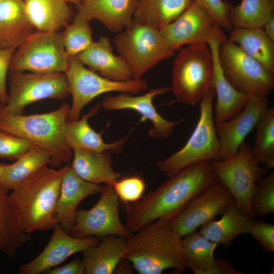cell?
Returning <instances> with one entry per match:
<instances>
[{"label":"cell","instance_id":"4","mask_svg":"<svg viewBox=\"0 0 274 274\" xmlns=\"http://www.w3.org/2000/svg\"><path fill=\"white\" fill-rule=\"evenodd\" d=\"M70 108L68 105L64 104L48 113L13 115L6 111L5 105L0 103V131L45 149L51 156L49 164L59 167L68 162L73 155L63 135V127L67 120Z\"/></svg>","mask_w":274,"mask_h":274},{"label":"cell","instance_id":"40","mask_svg":"<svg viewBox=\"0 0 274 274\" xmlns=\"http://www.w3.org/2000/svg\"><path fill=\"white\" fill-rule=\"evenodd\" d=\"M204 7L213 17L215 24L222 29L230 31L233 27L231 24L228 14L232 5L227 1L223 0H193Z\"/></svg>","mask_w":274,"mask_h":274},{"label":"cell","instance_id":"30","mask_svg":"<svg viewBox=\"0 0 274 274\" xmlns=\"http://www.w3.org/2000/svg\"><path fill=\"white\" fill-rule=\"evenodd\" d=\"M193 0H138L133 20L159 30L178 18Z\"/></svg>","mask_w":274,"mask_h":274},{"label":"cell","instance_id":"11","mask_svg":"<svg viewBox=\"0 0 274 274\" xmlns=\"http://www.w3.org/2000/svg\"><path fill=\"white\" fill-rule=\"evenodd\" d=\"M223 72L237 91L249 95L267 96L274 89V75L227 38L219 46Z\"/></svg>","mask_w":274,"mask_h":274},{"label":"cell","instance_id":"5","mask_svg":"<svg viewBox=\"0 0 274 274\" xmlns=\"http://www.w3.org/2000/svg\"><path fill=\"white\" fill-rule=\"evenodd\" d=\"M215 95L213 84L199 104V118L185 145L166 158L156 162V167L164 175L170 177L190 165L222 159L214 119Z\"/></svg>","mask_w":274,"mask_h":274},{"label":"cell","instance_id":"32","mask_svg":"<svg viewBox=\"0 0 274 274\" xmlns=\"http://www.w3.org/2000/svg\"><path fill=\"white\" fill-rule=\"evenodd\" d=\"M218 244L207 239L196 231L183 239V248L187 268L195 274H211L216 258L214 252Z\"/></svg>","mask_w":274,"mask_h":274},{"label":"cell","instance_id":"41","mask_svg":"<svg viewBox=\"0 0 274 274\" xmlns=\"http://www.w3.org/2000/svg\"><path fill=\"white\" fill-rule=\"evenodd\" d=\"M249 233L255 239L263 251L274 252V225L263 221L254 220Z\"/></svg>","mask_w":274,"mask_h":274},{"label":"cell","instance_id":"43","mask_svg":"<svg viewBox=\"0 0 274 274\" xmlns=\"http://www.w3.org/2000/svg\"><path fill=\"white\" fill-rule=\"evenodd\" d=\"M45 274H85L82 259L77 258L60 267H55L45 271Z\"/></svg>","mask_w":274,"mask_h":274},{"label":"cell","instance_id":"26","mask_svg":"<svg viewBox=\"0 0 274 274\" xmlns=\"http://www.w3.org/2000/svg\"><path fill=\"white\" fill-rule=\"evenodd\" d=\"M127 239L118 235L106 236L98 244L82 252L85 274L113 273L126 251Z\"/></svg>","mask_w":274,"mask_h":274},{"label":"cell","instance_id":"31","mask_svg":"<svg viewBox=\"0 0 274 274\" xmlns=\"http://www.w3.org/2000/svg\"><path fill=\"white\" fill-rule=\"evenodd\" d=\"M9 190L0 184V252L13 258L30 236L15 216L9 200Z\"/></svg>","mask_w":274,"mask_h":274},{"label":"cell","instance_id":"18","mask_svg":"<svg viewBox=\"0 0 274 274\" xmlns=\"http://www.w3.org/2000/svg\"><path fill=\"white\" fill-rule=\"evenodd\" d=\"M225 38L223 29L215 24L207 41L212 55L213 82L217 96L213 111L215 124L228 120L239 113L247 104L250 96L234 89L223 72L219 48L221 42Z\"/></svg>","mask_w":274,"mask_h":274},{"label":"cell","instance_id":"1","mask_svg":"<svg viewBox=\"0 0 274 274\" xmlns=\"http://www.w3.org/2000/svg\"><path fill=\"white\" fill-rule=\"evenodd\" d=\"M139 200L124 203L126 226L137 232L157 220L170 221L195 196L218 182L211 161L187 166Z\"/></svg>","mask_w":274,"mask_h":274},{"label":"cell","instance_id":"17","mask_svg":"<svg viewBox=\"0 0 274 274\" xmlns=\"http://www.w3.org/2000/svg\"><path fill=\"white\" fill-rule=\"evenodd\" d=\"M269 108L267 96L250 95L242 111L228 120L216 124L222 159L233 157L246 136L256 127Z\"/></svg>","mask_w":274,"mask_h":274},{"label":"cell","instance_id":"2","mask_svg":"<svg viewBox=\"0 0 274 274\" xmlns=\"http://www.w3.org/2000/svg\"><path fill=\"white\" fill-rule=\"evenodd\" d=\"M64 166L43 167L12 189L9 200L21 228L27 233L53 229Z\"/></svg>","mask_w":274,"mask_h":274},{"label":"cell","instance_id":"39","mask_svg":"<svg viewBox=\"0 0 274 274\" xmlns=\"http://www.w3.org/2000/svg\"><path fill=\"white\" fill-rule=\"evenodd\" d=\"M34 147L23 139L0 131V158L17 160Z\"/></svg>","mask_w":274,"mask_h":274},{"label":"cell","instance_id":"49","mask_svg":"<svg viewBox=\"0 0 274 274\" xmlns=\"http://www.w3.org/2000/svg\"><path fill=\"white\" fill-rule=\"evenodd\" d=\"M24 1V0H23Z\"/></svg>","mask_w":274,"mask_h":274},{"label":"cell","instance_id":"15","mask_svg":"<svg viewBox=\"0 0 274 274\" xmlns=\"http://www.w3.org/2000/svg\"><path fill=\"white\" fill-rule=\"evenodd\" d=\"M171 91V88L161 87L153 88L141 95L121 93L116 96H105L100 103L106 110H131L142 116V121L149 120L152 124L149 135L153 138L164 140L173 134L175 127L183 119L172 121L164 118L157 111L153 101L157 96Z\"/></svg>","mask_w":274,"mask_h":274},{"label":"cell","instance_id":"13","mask_svg":"<svg viewBox=\"0 0 274 274\" xmlns=\"http://www.w3.org/2000/svg\"><path fill=\"white\" fill-rule=\"evenodd\" d=\"M100 193L92 208L77 210L76 222L68 233L79 238L97 236L101 238L110 235L129 238L131 232L120 220L119 198L113 187L102 186Z\"/></svg>","mask_w":274,"mask_h":274},{"label":"cell","instance_id":"45","mask_svg":"<svg viewBox=\"0 0 274 274\" xmlns=\"http://www.w3.org/2000/svg\"><path fill=\"white\" fill-rule=\"evenodd\" d=\"M266 35L274 41V16L271 17L263 27Z\"/></svg>","mask_w":274,"mask_h":274},{"label":"cell","instance_id":"6","mask_svg":"<svg viewBox=\"0 0 274 274\" xmlns=\"http://www.w3.org/2000/svg\"><path fill=\"white\" fill-rule=\"evenodd\" d=\"M172 76L174 102L199 104L213 84L212 55L208 45L181 48L174 62Z\"/></svg>","mask_w":274,"mask_h":274},{"label":"cell","instance_id":"48","mask_svg":"<svg viewBox=\"0 0 274 274\" xmlns=\"http://www.w3.org/2000/svg\"><path fill=\"white\" fill-rule=\"evenodd\" d=\"M2 0H0V1H1Z\"/></svg>","mask_w":274,"mask_h":274},{"label":"cell","instance_id":"36","mask_svg":"<svg viewBox=\"0 0 274 274\" xmlns=\"http://www.w3.org/2000/svg\"><path fill=\"white\" fill-rule=\"evenodd\" d=\"M90 21L77 13L73 21L67 24L62 32L64 46L70 57H75L93 42Z\"/></svg>","mask_w":274,"mask_h":274},{"label":"cell","instance_id":"44","mask_svg":"<svg viewBox=\"0 0 274 274\" xmlns=\"http://www.w3.org/2000/svg\"><path fill=\"white\" fill-rule=\"evenodd\" d=\"M130 262L124 258H122L117 265L114 272L117 273H131L132 268Z\"/></svg>","mask_w":274,"mask_h":274},{"label":"cell","instance_id":"16","mask_svg":"<svg viewBox=\"0 0 274 274\" xmlns=\"http://www.w3.org/2000/svg\"><path fill=\"white\" fill-rule=\"evenodd\" d=\"M215 24L209 12L193 2L174 21L159 30L167 46L175 52L185 46L207 44Z\"/></svg>","mask_w":274,"mask_h":274},{"label":"cell","instance_id":"34","mask_svg":"<svg viewBox=\"0 0 274 274\" xmlns=\"http://www.w3.org/2000/svg\"><path fill=\"white\" fill-rule=\"evenodd\" d=\"M274 16V0H242L231 5L228 17L233 28H261Z\"/></svg>","mask_w":274,"mask_h":274},{"label":"cell","instance_id":"19","mask_svg":"<svg viewBox=\"0 0 274 274\" xmlns=\"http://www.w3.org/2000/svg\"><path fill=\"white\" fill-rule=\"evenodd\" d=\"M47 245L35 258L22 265L20 274H40L56 267L71 255L98 244L100 238L97 236L84 238L71 235L57 223Z\"/></svg>","mask_w":274,"mask_h":274},{"label":"cell","instance_id":"21","mask_svg":"<svg viewBox=\"0 0 274 274\" xmlns=\"http://www.w3.org/2000/svg\"><path fill=\"white\" fill-rule=\"evenodd\" d=\"M138 0H84L78 13L89 20L99 21L109 30L120 32L131 25Z\"/></svg>","mask_w":274,"mask_h":274},{"label":"cell","instance_id":"27","mask_svg":"<svg viewBox=\"0 0 274 274\" xmlns=\"http://www.w3.org/2000/svg\"><path fill=\"white\" fill-rule=\"evenodd\" d=\"M254 220L245 215L234 201L219 220L214 219L202 225L199 232L210 241L228 248L238 235L249 233Z\"/></svg>","mask_w":274,"mask_h":274},{"label":"cell","instance_id":"9","mask_svg":"<svg viewBox=\"0 0 274 274\" xmlns=\"http://www.w3.org/2000/svg\"><path fill=\"white\" fill-rule=\"evenodd\" d=\"M13 53L9 71L40 74L65 73L70 62L62 32L37 30Z\"/></svg>","mask_w":274,"mask_h":274},{"label":"cell","instance_id":"33","mask_svg":"<svg viewBox=\"0 0 274 274\" xmlns=\"http://www.w3.org/2000/svg\"><path fill=\"white\" fill-rule=\"evenodd\" d=\"M50 162L49 153L42 148L35 146L14 163L7 164L0 184L12 190Z\"/></svg>","mask_w":274,"mask_h":274},{"label":"cell","instance_id":"12","mask_svg":"<svg viewBox=\"0 0 274 274\" xmlns=\"http://www.w3.org/2000/svg\"><path fill=\"white\" fill-rule=\"evenodd\" d=\"M9 92L6 111L13 115L23 114L30 104L46 98L62 100L70 94L64 73L40 74L9 71Z\"/></svg>","mask_w":274,"mask_h":274},{"label":"cell","instance_id":"7","mask_svg":"<svg viewBox=\"0 0 274 274\" xmlns=\"http://www.w3.org/2000/svg\"><path fill=\"white\" fill-rule=\"evenodd\" d=\"M211 161L218 181L229 191L241 211L254 220L252 201L257 183L267 172L256 161L252 146L244 141L232 158Z\"/></svg>","mask_w":274,"mask_h":274},{"label":"cell","instance_id":"22","mask_svg":"<svg viewBox=\"0 0 274 274\" xmlns=\"http://www.w3.org/2000/svg\"><path fill=\"white\" fill-rule=\"evenodd\" d=\"M75 57L90 70L108 79L115 81L133 79L124 60L114 54L109 38L101 37Z\"/></svg>","mask_w":274,"mask_h":274},{"label":"cell","instance_id":"3","mask_svg":"<svg viewBox=\"0 0 274 274\" xmlns=\"http://www.w3.org/2000/svg\"><path fill=\"white\" fill-rule=\"evenodd\" d=\"M136 232L127 239L123 258L139 273L160 274L168 268H188L183 238L173 229L169 221L156 220Z\"/></svg>","mask_w":274,"mask_h":274},{"label":"cell","instance_id":"10","mask_svg":"<svg viewBox=\"0 0 274 274\" xmlns=\"http://www.w3.org/2000/svg\"><path fill=\"white\" fill-rule=\"evenodd\" d=\"M64 74L72 96L67 120L78 119L83 108L100 94L119 92L136 95L148 88L147 83L142 79L115 81L105 78L86 67L76 57H70L68 67Z\"/></svg>","mask_w":274,"mask_h":274},{"label":"cell","instance_id":"37","mask_svg":"<svg viewBox=\"0 0 274 274\" xmlns=\"http://www.w3.org/2000/svg\"><path fill=\"white\" fill-rule=\"evenodd\" d=\"M252 206L255 215L266 217L274 213V173L267 174L257 183Z\"/></svg>","mask_w":274,"mask_h":274},{"label":"cell","instance_id":"35","mask_svg":"<svg viewBox=\"0 0 274 274\" xmlns=\"http://www.w3.org/2000/svg\"><path fill=\"white\" fill-rule=\"evenodd\" d=\"M252 150L256 161L266 170L274 167V108H268L260 118Z\"/></svg>","mask_w":274,"mask_h":274},{"label":"cell","instance_id":"47","mask_svg":"<svg viewBox=\"0 0 274 274\" xmlns=\"http://www.w3.org/2000/svg\"><path fill=\"white\" fill-rule=\"evenodd\" d=\"M68 3H72L76 5L81 3L84 0H65Z\"/></svg>","mask_w":274,"mask_h":274},{"label":"cell","instance_id":"25","mask_svg":"<svg viewBox=\"0 0 274 274\" xmlns=\"http://www.w3.org/2000/svg\"><path fill=\"white\" fill-rule=\"evenodd\" d=\"M73 151V159L71 166L84 180L113 187L120 178V174L112 167L113 159L110 152L83 149Z\"/></svg>","mask_w":274,"mask_h":274},{"label":"cell","instance_id":"20","mask_svg":"<svg viewBox=\"0 0 274 274\" xmlns=\"http://www.w3.org/2000/svg\"><path fill=\"white\" fill-rule=\"evenodd\" d=\"M64 169L55 213L57 223L68 232L76 222L79 204L86 197L100 193L102 186L84 180L68 164Z\"/></svg>","mask_w":274,"mask_h":274},{"label":"cell","instance_id":"38","mask_svg":"<svg viewBox=\"0 0 274 274\" xmlns=\"http://www.w3.org/2000/svg\"><path fill=\"white\" fill-rule=\"evenodd\" d=\"M144 180L139 176H128L119 179L113 188L119 199L124 203L140 200L146 189Z\"/></svg>","mask_w":274,"mask_h":274},{"label":"cell","instance_id":"8","mask_svg":"<svg viewBox=\"0 0 274 274\" xmlns=\"http://www.w3.org/2000/svg\"><path fill=\"white\" fill-rule=\"evenodd\" d=\"M114 43L134 79H142L150 70L174 54L159 29L134 21L119 32Z\"/></svg>","mask_w":274,"mask_h":274},{"label":"cell","instance_id":"46","mask_svg":"<svg viewBox=\"0 0 274 274\" xmlns=\"http://www.w3.org/2000/svg\"><path fill=\"white\" fill-rule=\"evenodd\" d=\"M7 164L0 163V180L2 178Z\"/></svg>","mask_w":274,"mask_h":274},{"label":"cell","instance_id":"24","mask_svg":"<svg viewBox=\"0 0 274 274\" xmlns=\"http://www.w3.org/2000/svg\"><path fill=\"white\" fill-rule=\"evenodd\" d=\"M36 29L29 20L23 0L0 1V46L16 50Z\"/></svg>","mask_w":274,"mask_h":274},{"label":"cell","instance_id":"23","mask_svg":"<svg viewBox=\"0 0 274 274\" xmlns=\"http://www.w3.org/2000/svg\"><path fill=\"white\" fill-rule=\"evenodd\" d=\"M97 104L88 113L76 120H67L63 127V135L65 143L73 151L78 149L95 151H107L115 153H120L128 135L111 143H106L100 134L90 126L88 119L94 116L99 108Z\"/></svg>","mask_w":274,"mask_h":274},{"label":"cell","instance_id":"42","mask_svg":"<svg viewBox=\"0 0 274 274\" xmlns=\"http://www.w3.org/2000/svg\"><path fill=\"white\" fill-rule=\"evenodd\" d=\"M15 49L5 48L0 46V103L6 105L8 101V92L6 80L12 56Z\"/></svg>","mask_w":274,"mask_h":274},{"label":"cell","instance_id":"14","mask_svg":"<svg viewBox=\"0 0 274 274\" xmlns=\"http://www.w3.org/2000/svg\"><path fill=\"white\" fill-rule=\"evenodd\" d=\"M234 201L219 181L193 198L170 221L171 227L182 238L222 214Z\"/></svg>","mask_w":274,"mask_h":274},{"label":"cell","instance_id":"29","mask_svg":"<svg viewBox=\"0 0 274 274\" xmlns=\"http://www.w3.org/2000/svg\"><path fill=\"white\" fill-rule=\"evenodd\" d=\"M228 39L274 75V41L261 28H233Z\"/></svg>","mask_w":274,"mask_h":274},{"label":"cell","instance_id":"28","mask_svg":"<svg viewBox=\"0 0 274 274\" xmlns=\"http://www.w3.org/2000/svg\"><path fill=\"white\" fill-rule=\"evenodd\" d=\"M26 15L37 30L57 32L68 24L72 12L65 0H24Z\"/></svg>","mask_w":274,"mask_h":274}]
</instances>
